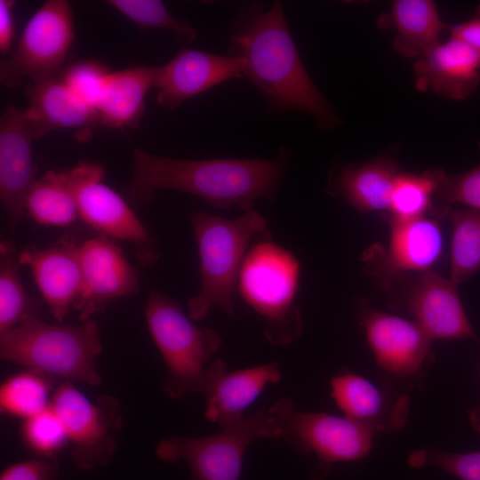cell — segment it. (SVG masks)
<instances>
[{
    "instance_id": "obj_2",
    "label": "cell",
    "mask_w": 480,
    "mask_h": 480,
    "mask_svg": "<svg viewBox=\"0 0 480 480\" xmlns=\"http://www.w3.org/2000/svg\"><path fill=\"white\" fill-rule=\"evenodd\" d=\"M291 158L284 146L271 159H181L135 148L126 192L135 202L150 204L157 190H177L215 208L237 206L247 212L258 199L274 203Z\"/></svg>"
},
{
    "instance_id": "obj_25",
    "label": "cell",
    "mask_w": 480,
    "mask_h": 480,
    "mask_svg": "<svg viewBox=\"0 0 480 480\" xmlns=\"http://www.w3.org/2000/svg\"><path fill=\"white\" fill-rule=\"evenodd\" d=\"M391 15L397 33L394 48L405 57L420 58L430 51L447 28L430 0H396Z\"/></svg>"
},
{
    "instance_id": "obj_17",
    "label": "cell",
    "mask_w": 480,
    "mask_h": 480,
    "mask_svg": "<svg viewBox=\"0 0 480 480\" xmlns=\"http://www.w3.org/2000/svg\"><path fill=\"white\" fill-rule=\"evenodd\" d=\"M387 248L374 246L364 252L363 262L382 280L407 271L427 272L439 260L443 236L436 220L425 217L398 221L389 220Z\"/></svg>"
},
{
    "instance_id": "obj_16",
    "label": "cell",
    "mask_w": 480,
    "mask_h": 480,
    "mask_svg": "<svg viewBox=\"0 0 480 480\" xmlns=\"http://www.w3.org/2000/svg\"><path fill=\"white\" fill-rule=\"evenodd\" d=\"M244 76V62L236 56L182 48L158 66L157 102L173 110L186 100L228 80Z\"/></svg>"
},
{
    "instance_id": "obj_28",
    "label": "cell",
    "mask_w": 480,
    "mask_h": 480,
    "mask_svg": "<svg viewBox=\"0 0 480 480\" xmlns=\"http://www.w3.org/2000/svg\"><path fill=\"white\" fill-rule=\"evenodd\" d=\"M19 253L9 240L0 243V333L37 315V301L26 291L20 275Z\"/></svg>"
},
{
    "instance_id": "obj_19",
    "label": "cell",
    "mask_w": 480,
    "mask_h": 480,
    "mask_svg": "<svg viewBox=\"0 0 480 480\" xmlns=\"http://www.w3.org/2000/svg\"><path fill=\"white\" fill-rule=\"evenodd\" d=\"M28 106L24 109L35 139L58 129L76 130L80 142L87 141L100 124L97 110L81 100L55 75L31 80L25 90Z\"/></svg>"
},
{
    "instance_id": "obj_12",
    "label": "cell",
    "mask_w": 480,
    "mask_h": 480,
    "mask_svg": "<svg viewBox=\"0 0 480 480\" xmlns=\"http://www.w3.org/2000/svg\"><path fill=\"white\" fill-rule=\"evenodd\" d=\"M356 310L378 366L390 376L418 380L433 362V340L414 321L378 311L365 300Z\"/></svg>"
},
{
    "instance_id": "obj_6",
    "label": "cell",
    "mask_w": 480,
    "mask_h": 480,
    "mask_svg": "<svg viewBox=\"0 0 480 480\" xmlns=\"http://www.w3.org/2000/svg\"><path fill=\"white\" fill-rule=\"evenodd\" d=\"M144 314L166 365L164 392L171 398L204 392L213 371L207 364L222 344L220 334L195 325L177 301L155 290L148 294Z\"/></svg>"
},
{
    "instance_id": "obj_22",
    "label": "cell",
    "mask_w": 480,
    "mask_h": 480,
    "mask_svg": "<svg viewBox=\"0 0 480 480\" xmlns=\"http://www.w3.org/2000/svg\"><path fill=\"white\" fill-rule=\"evenodd\" d=\"M332 396L344 416L369 428L375 435L395 432L406 423V396L390 400L365 378L350 372L331 379Z\"/></svg>"
},
{
    "instance_id": "obj_24",
    "label": "cell",
    "mask_w": 480,
    "mask_h": 480,
    "mask_svg": "<svg viewBox=\"0 0 480 480\" xmlns=\"http://www.w3.org/2000/svg\"><path fill=\"white\" fill-rule=\"evenodd\" d=\"M158 67L136 66L110 72L97 111L100 124L111 129L139 123L148 92L156 89Z\"/></svg>"
},
{
    "instance_id": "obj_10",
    "label": "cell",
    "mask_w": 480,
    "mask_h": 480,
    "mask_svg": "<svg viewBox=\"0 0 480 480\" xmlns=\"http://www.w3.org/2000/svg\"><path fill=\"white\" fill-rule=\"evenodd\" d=\"M51 407L66 429L71 458L78 468L111 461L122 428L121 405L116 397L101 396L92 402L72 382L63 381L52 396Z\"/></svg>"
},
{
    "instance_id": "obj_1",
    "label": "cell",
    "mask_w": 480,
    "mask_h": 480,
    "mask_svg": "<svg viewBox=\"0 0 480 480\" xmlns=\"http://www.w3.org/2000/svg\"><path fill=\"white\" fill-rule=\"evenodd\" d=\"M228 54L244 62V76L263 94L268 109L311 115L321 129L339 119L314 84L290 32L281 1L243 4L232 18Z\"/></svg>"
},
{
    "instance_id": "obj_15",
    "label": "cell",
    "mask_w": 480,
    "mask_h": 480,
    "mask_svg": "<svg viewBox=\"0 0 480 480\" xmlns=\"http://www.w3.org/2000/svg\"><path fill=\"white\" fill-rule=\"evenodd\" d=\"M34 140L24 109L8 105L0 118V200L12 232L24 218L27 196L38 179Z\"/></svg>"
},
{
    "instance_id": "obj_5",
    "label": "cell",
    "mask_w": 480,
    "mask_h": 480,
    "mask_svg": "<svg viewBox=\"0 0 480 480\" xmlns=\"http://www.w3.org/2000/svg\"><path fill=\"white\" fill-rule=\"evenodd\" d=\"M300 263L269 233L252 244L237 279L244 300L265 321L264 334L277 346L296 340L302 333L301 310L296 305Z\"/></svg>"
},
{
    "instance_id": "obj_18",
    "label": "cell",
    "mask_w": 480,
    "mask_h": 480,
    "mask_svg": "<svg viewBox=\"0 0 480 480\" xmlns=\"http://www.w3.org/2000/svg\"><path fill=\"white\" fill-rule=\"evenodd\" d=\"M80 244L69 235L45 249L28 246L19 252L21 266H27L52 316L60 323L79 294L82 274Z\"/></svg>"
},
{
    "instance_id": "obj_14",
    "label": "cell",
    "mask_w": 480,
    "mask_h": 480,
    "mask_svg": "<svg viewBox=\"0 0 480 480\" xmlns=\"http://www.w3.org/2000/svg\"><path fill=\"white\" fill-rule=\"evenodd\" d=\"M79 258L82 281L73 308L80 321L91 319L110 303L138 292L137 272L113 239L99 235L84 241L80 244Z\"/></svg>"
},
{
    "instance_id": "obj_32",
    "label": "cell",
    "mask_w": 480,
    "mask_h": 480,
    "mask_svg": "<svg viewBox=\"0 0 480 480\" xmlns=\"http://www.w3.org/2000/svg\"><path fill=\"white\" fill-rule=\"evenodd\" d=\"M110 70L94 60H81L64 68L60 79L85 104L97 110Z\"/></svg>"
},
{
    "instance_id": "obj_38",
    "label": "cell",
    "mask_w": 480,
    "mask_h": 480,
    "mask_svg": "<svg viewBox=\"0 0 480 480\" xmlns=\"http://www.w3.org/2000/svg\"><path fill=\"white\" fill-rule=\"evenodd\" d=\"M15 1L0 0V52L5 55L10 52L15 36L13 7Z\"/></svg>"
},
{
    "instance_id": "obj_33",
    "label": "cell",
    "mask_w": 480,
    "mask_h": 480,
    "mask_svg": "<svg viewBox=\"0 0 480 480\" xmlns=\"http://www.w3.org/2000/svg\"><path fill=\"white\" fill-rule=\"evenodd\" d=\"M22 436L37 456H56L68 440L63 424L51 406L24 420Z\"/></svg>"
},
{
    "instance_id": "obj_23",
    "label": "cell",
    "mask_w": 480,
    "mask_h": 480,
    "mask_svg": "<svg viewBox=\"0 0 480 480\" xmlns=\"http://www.w3.org/2000/svg\"><path fill=\"white\" fill-rule=\"evenodd\" d=\"M400 172L395 161L378 157L342 167L331 180L328 190L361 212L388 211Z\"/></svg>"
},
{
    "instance_id": "obj_31",
    "label": "cell",
    "mask_w": 480,
    "mask_h": 480,
    "mask_svg": "<svg viewBox=\"0 0 480 480\" xmlns=\"http://www.w3.org/2000/svg\"><path fill=\"white\" fill-rule=\"evenodd\" d=\"M107 3L140 28L168 30L184 46L192 44L196 38L195 28L188 21L173 17L162 1L109 0Z\"/></svg>"
},
{
    "instance_id": "obj_35",
    "label": "cell",
    "mask_w": 480,
    "mask_h": 480,
    "mask_svg": "<svg viewBox=\"0 0 480 480\" xmlns=\"http://www.w3.org/2000/svg\"><path fill=\"white\" fill-rule=\"evenodd\" d=\"M455 203L480 210V161L461 174L447 175L443 172L432 205H452Z\"/></svg>"
},
{
    "instance_id": "obj_13",
    "label": "cell",
    "mask_w": 480,
    "mask_h": 480,
    "mask_svg": "<svg viewBox=\"0 0 480 480\" xmlns=\"http://www.w3.org/2000/svg\"><path fill=\"white\" fill-rule=\"evenodd\" d=\"M405 282V291L389 294L391 307L409 312L432 340L479 341L460 301L457 284L431 270Z\"/></svg>"
},
{
    "instance_id": "obj_29",
    "label": "cell",
    "mask_w": 480,
    "mask_h": 480,
    "mask_svg": "<svg viewBox=\"0 0 480 480\" xmlns=\"http://www.w3.org/2000/svg\"><path fill=\"white\" fill-rule=\"evenodd\" d=\"M443 172L442 169L422 173L400 172L391 194L389 220H412L430 212Z\"/></svg>"
},
{
    "instance_id": "obj_34",
    "label": "cell",
    "mask_w": 480,
    "mask_h": 480,
    "mask_svg": "<svg viewBox=\"0 0 480 480\" xmlns=\"http://www.w3.org/2000/svg\"><path fill=\"white\" fill-rule=\"evenodd\" d=\"M414 468L436 466L461 480H480V452L450 453L426 448L412 452L407 459Z\"/></svg>"
},
{
    "instance_id": "obj_4",
    "label": "cell",
    "mask_w": 480,
    "mask_h": 480,
    "mask_svg": "<svg viewBox=\"0 0 480 480\" xmlns=\"http://www.w3.org/2000/svg\"><path fill=\"white\" fill-rule=\"evenodd\" d=\"M102 351L97 323L57 325L35 315L0 333V357L44 376L98 386L96 359Z\"/></svg>"
},
{
    "instance_id": "obj_36",
    "label": "cell",
    "mask_w": 480,
    "mask_h": 480,
    "mask_svg": "<svg viewBox=\"0 0 480 480\" xmlns=\"http://www.w3.org/2000/svg\"><path fill=\"white\" fill-rule=\"evenodd\" d=\"M0 480H60V465L56 456H36L10 465Z\"/></svg>"
},
{
    "instance_id": "obj_11",
    "label": "cell",
    "mask_w": 480,
    "mask_h": 480,
    "mask_svg": "<svg viewBox=\"0 0 480 480\" xmlns=\"http://www.w3.org/2000/svg\"><path fill=\"white\" fill-rule=\"evenodd\" d=\"M74 38L70 3L44 2L28 20L13 52L1 61V83L13 88L27 79L54 75L65 61Z\"/></svg>"
},
{
    "instance_id": "obj_30",
    "label": "cell",
    "mask_w": 480,
    "mask_h": 480,
    "mask_svg": "<svg viewBox=\"0 0 480 480\" xmlns=\"http://www.w3.org/2000/svg\"><path fill=\"white\" fill-rule=\"evenodd\" d=\"M55 380L27 370L9 377L0 388L1 412L24 420L51 406Z\"/></svg>"
},
{
    "instance_id": "obj_39",
    "label": "cell",
    "mask_w": 480,
    "mask_h": 480,
    "mask_svg": "<svg viewBox=\"0 0 480 480\" xmlns=\"http://www.w3.org/2000/svg\"><path fill=\"white\" fill-rule=\"evenodd\" d=\"M468 417L474 429L480 434V405L472 408L468 412Z\"/></svg>"
},
{
    "instance_id": "obj_21",
    "label": "cell",
    "mask_w": 480,
    "mask_h": 480,
    "mask_svg": "<svg viewBox=\"0 0 480 480\" xmlns=\"http://www.w3.org/2000/svg\"><path fill=\"white\" fill-rule=\"evenodd\" d=\"M213 371L204 391L206 397L205 417L220 427L244 418L243 412L262 392L268 384L281 379L278 363L272 362L232 372L226 364L216 360Z\"/></svg>"
},
{
    "instance_id": "obj_3",
    "label": "cell",
    "mask_w": 480,
    "mask_h": 480,
    "mask_svg": "<svg viewBox=\"0 0 480 480\" xmlns=\"http://www.w3.org/2000/svg\"><path fill=\"white\" fill-rule=\"evenodd\" d=\"M188 220L196 243L201 272L198 293L188 300L191 319L201 320L213 307L235 316L234 291L249 245L268 234L266 219L257 211L229 220L199 210Z\"/></svg>"
},
{
    "instance_id": "obj_27",
    "label": "cell",
    "mask_w": 480,
    "mask_h": 480,
    "mask_svg": "<svg viewBox=\"0 0 480 480\" xmlns=\"http://www.w3.org/2000/svg\"><path fill=\"white\" fill-rule=\"evenodd\" d=\"M430 213L452 225L451 280L463 283L480 269V210L433 205Z\"/></svg>"
},
{
    "instance_id": "obj_26",
    "label": "cell",
    "mask_w": 480,
    "mask_h": 480,
    "mask_svg": "<svg viewBox=\"0 0 480 480\" xmlns=\"http://www.w3.org/2000/svg\"><path fill=\"white\" fill-rule=\"evenodd\" d=\"M25 214L45 227H67L79 217L67 170H49L37 179L25 201Z\"/></svg>"
},
{
    "instance_id": "obj_9",
    "label": "cell",
    "mask_w": 480,
    "mask_h": 480,
    "mask_svg": "<svg viewBox=\"0 0 480 480\" xmlns=\"http://www.w3.org/2000/svg\"><path fill=\"white\" fill-rule=\"evenodd\" d=\"M67 172L79 217L100 236L131 244L143 267L155 265L160 258L156 240L124 198L104 183V167L80 161Z\"/></svg>"
},
{
    "instance_id": "obj_20",
    "label": "cell",
    "mask_w": 480,
    "mask_h": 480,
    "mask_svg": "<svg viewBox=\"0 0 480 480\" xmlns=\"http://www.w3.org/2000/svg\"><path fill=\"white\" fill-rule=\"evenodd\" d=\"M418 90L463 100L480 84V56L466 44L450 37L420 56L414 64Z\"/></svg>"
},
{
    "instance_id": "obj_8",
    "label": "cell",
    "mask_w": 480,
    "mask_h": 480,
    "mask_svg": "<svg viewBox=\"0 0 480 480\" xmlns=\"http://www.w3.org/2000/svg\"><path fill=\"white\" fill-rule=\"evenodd\" d=\"M271 409L281 438L296 452L317 458L311 480H323L333 464L363 459L372 450L373 431L346 416L299 412L289 397L279 399Z\"/></svg>"
},
{
    "instance_id": "obj_37",
    "label": "cell",
    "mask_w": 480,
    "mask_h": 480,
    "mask_svg": "<svg viewBox=\"0 0 480 480\" xmlns=\"http://www.w3.org/2000/svg\"><path fill=\"white\" fill-rule=\"evenodd\" d=\"M447 28L451 37L466 44L480 56V4L470 19Z\"/></svg>"
},
{
    "instance_id": "obj_7",
    "label": "cell",
    "mask_w": 480,
    "mask_h": 480,
    "mask_svg": "<svg viewBox=\"0 0 480 480\" xmlns=\"http://www.w3.org/2000/svg\"><path fill=\"white\" fill-rule=\"evenodd\" d=\"M280 437L281 428L269 407L223 426L220 432L212 436H171L158 442L156 454L168 463L183 460L192 480H240L248 445L259 438Z\"/></svg>"
}]
</instances>
